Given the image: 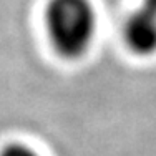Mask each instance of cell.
Returning <instances> with one entry per match:
<instances>
[{
  "label": "cell",
  "mask_w": 156,
  "mask_h": 156,
  "mask_svg": "<svg viewBox=\"0 0 156 156\" xmlns=\"http://www.w3.org/2000/svg\"><path fill=\"white\" fill-rule=\"evenodd\" d=\"M0 156H42V154L25 143H12L7 144L0 151Z\"/></svg>",
  "instance_id": "cell-2"
},
{
  "label": "cell",
  "mask_w": 156,
  "mask_h": 156,
  "mask_svg": "<svg viewBox=\"0 0 156 156\" xmlns=\"http://www.w3.org/2000/svg\"><path fill=\"white\" fill-rule=\"evenodd\" d=\"M135 12L151 20H156V0H141V5Z\"/></svg>",
  "instance_id": "cell-3"
},
{
  "label": "cell",
  "mask_w": 156,
  "mask_h": 156,
  "mask_svg": "<svg viewBox=\"0 0 156 156\" xmlns=\"http://www.w3.org/2000/svg\"><path fill=\"white\" fill-rule=\"evenodd\" d=\"M96 25V10L91 0H50L47 3V35L63 58L83 57L95 40Z\"/></svg>",
  "instance_id": "cell-1"
}]
</instances>
